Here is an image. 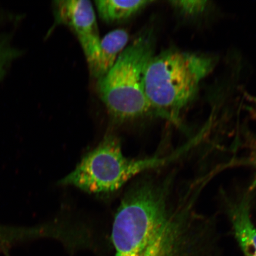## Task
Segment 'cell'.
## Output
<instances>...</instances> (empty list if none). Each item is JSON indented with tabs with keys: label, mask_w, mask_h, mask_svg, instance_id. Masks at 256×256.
<instances>
[{
	"label": "cell",
	"mask_w": 256,
	"mask_h": 256,
	"mask_svg": "<svg viewBox=\"0 0 256 256\" xmlns=\"http://www.w3.org/2000/svg\"><path fill=\"white\" fill-rule=\"evenodd\" d=\"M186 162L156 169L126 192L112 224L115 256H200L214 244L218 220L200 203L222 168L203 162L188 172Z\"/></svg>",
	"instance_id": "6da1fadb"
},
{
	"label": "cell",
	"mask_w": 256,
	"mask_h": 256,
	"mask_svg": "<svg viewBox=\"0 0 256 256\" xmlns=\"http://www.w3.org/2000/svg\"><path fill=\"white\" fill-rule=\"evenodd\" d=\"M215 66L213 57L175 49L154 56L145 78L154 116L180 124L182 110L194 100L201 82Z\"/></svg>",
	"instance_id": "7a4b0ae2"
},
{
	"label": "cell",
	"mask_w": 256,
	"mask_h": 256,
	"mask_svg": "<svg viewBox=\"0 0 256 256\" xmlns=\"http://www.w3.org/2000/svg\"><path fill=\"white\" fill-rule=\"evenodd\" d=\"M192 147L188 142L166 156L130 158L124 156L120 139L108 135L83 156L60 184L89 194H110L120 190L136 176L174 162L190 152Z\"/></svg>",
	"instance_id": "3957f363"
},
{
	"label": "cell",
	"mask_w": 256,
	"mask_h": 256,
	"mask_svg": "<svg viewBox=\"0 0 256 256\" xmlns=\"http://www.w3.org/2000/svg\"><path fill=\"white\" fill-rule=\"evenodd\" d=\"M152 30H146L127 46L104 78L98 90L108 114L117 122L154 116L145 92L147 67L154 55Z\"/></svg>",
	"instance_id": "277c9868"
},
{
	"label": "cell",
	"mask_w": 256,
	"mask_h": 256,
	"mask_svg": "<svg viewBox=\"0 0 256 256\" xmlns=\"http://www.w3.org/2000/svg\"><path fill=\"white\" fill-rule=\"evenodd\" d=\"M256 194V174L233 190L222 188L220 200L224 214L244 256H256V226L252 206Z\"/></svg>",
	"instance_id": "5b68a950"
},
{
	"label": "cell",
	"mask_w": 256,
	"mask_h": 256,
	"mask_svg": "<svg viewBox=\"0 0 256 256\" xmlns=\"http://www.w3.org/2000/svg\"><path fill=\"white\" fill-rule=\"evenodd\" d=\"M56 24L66 25L76 34L94 71L100 52L101 40L94 6L88 0H60L54 2Z\"/></svg>",
	"instance_id": "8992f818"
},
{
	"label": "cell",
	"mask_w": 256,
	"mask_h": 256,
	"mask_svg": "<svg viewBox=\"0 0 256 256\" xmlns=\"http://www.w3.org/2000/svg\"><path fill=\"white\" fill-rule=\"evenodd\" d=\"M128 40L129 34L124 30H114L106 35L101 40L100 56L92 76L98 81L104 78L126 47Z\"/></svg>",
	"instance_id": "52a82bcc"
},
{
	"label": "cell",
	"mask_w": 256,
	"mask_h": 256,
	"mask_svg": "<svg viewBox=\"0 0 256 256\" xmlns=\"http://www.w3.org/2000/svg\"><path fill=\"white\" fill-rule=\"evenodd\" d=\"M152 2L146 0H97L95 4L102 20L108 24H114L127 20Z\"/></svg>",
	"instance_id": "ba28073f"
},
{
	"label": "cell",
	"mask_w": 256,
	"mask_h": 256,
	"mask_svg": "<svg viewBox=\"0 0 256 256\" xmlns=\"http://www.w3.org/2000/svg\"><path fill=\"white\" fill-rule=\"evenodd\" d=\"M24 55V50L14 46L10 34H0V82L7 76L12 64Z\"/></svg>",
	"instance_id": "9c48e42d"
},
{
	"label": "cell",
	"mask_w": 256,
	"mask_h": 256,
	"mask_svg": "<svg viewBox=\"0 0 256 256\" xmlns=\"http://www.w3.org/2000/svg\"><path fill=\"white\" fill-rule=\"evenodd\" d=\"M206 2L204 1H174L172 5L184 14L194 16L202 12L206 7Z\"/></svg>",
	"instance_id": "30bf717a"
},
{
	"label": "cell",
	"mask_w": 256,
	"mask_h": 256,
	"mask_svg": "<svg viewBox=\"0 0 256 256\" xmlns=\"http://www.w3.org/2000/svg\"><path fill=\"white\" fill-rule=\"evenodd\" d=\"M2 14L1 12H0V21H1V20H2Z\"/></svg>",
	"instance_id": "8fae6325"
},
{
	"label": "cell",
	"mask_w": 256,
	"mask_h": 256,
	"mask_svg": "<svg viewBox=\"0 0 256 256\" xmlns=\"http://www.w3.org/2000/svg\"><path fill=\"white\" fill-rule=\"evenodd\" d=\"M204 153H210V152H204ZM211 154H212V153H211ZM231 159V158H230ZM233 162V161H232Z\"/></svg>",
	"instance_id": "7c38bea8"
}]
</instances>
